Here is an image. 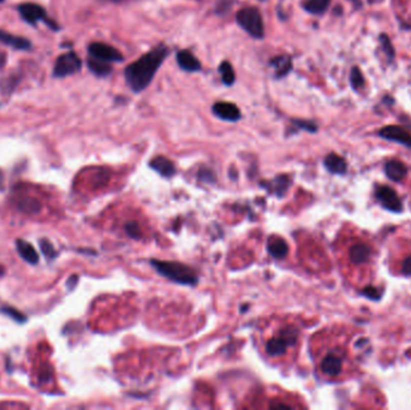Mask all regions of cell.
<instances>
[{
    "mask_svg": "<svg viewBox=\"0 0 411 410\" xmlns=\"http://www.w3.org/2000/svg\"><path fill=\"white\" fill-rule=\"evenodd\" d=\"M336 254L344 277L354 286L358 289L370 286L379 256L373 236L361 228H344L336 240Z\"/></svg>",
    "mask_w": 411,
    "mask_h": 410,
    "instance_id": "cell-1",
    "label": "cell"
},
{
    "mask_svg": "<svg viewBox=\"0 0 411 410\" xmlns=\"http://www.w3.org/2000/svg\"><path fill=\"white\" fill-rule=\"evenodd\" d=\"M351 334L338 332L327 338V343L318 348V373L330 380L346 379L357 372L355 356L350 348Z\"/></svg>",
    "mask_w": 411,
    "mask_h": 410,
    "instance_id": "cell-2",
    "label": "cell"
},
{
    "mask_svg": "<svg viewBox=\"0 0 411 410\" xmlns=\"http://www.w3.org/2000/svg\"><path fill=\"white\" fill-rule=\"evenodd\" d=\"M168 54V48L164 44H159L147 54L142 56L138 60L128 65L124 71L125 81L131 90L135 93L144 90L150 84L152 80L156 76L158 69L162 64L164 59Z\"/></svg>",
    "mask_w": 411,
    "mask_h": 410,
    "instance_id": "cell-3",
    "label": "cell"
},
{
    "mask_svg": "<svg viewBox=\"0 0 411 410\" xmlns=\"http://www.w3.org/2000/svg\"><path fill=\"white\" fill-rule=\"evenodd\" d=\"M390 270L396 276L411 277V240L396 238L390 246Z\"/></svg>",
    "mask_w": 411,
    "mask_h": 410,
    "instance_id": "cell-4",
    "label": "cell"
},
{
    "mask_svg": "<svg viewBox=\"0 0 411 410\" xmlns=\"http://www.w3.org/2000/svg\"><path fill=\"white\" fill-rule=\"evenodd\" d=\"M152 265L160 274L171 279L178 284L194 285L198 283L196 273L189 266L183 264L174 262V261H159L152 260Z\"/></svg>",
    "mask_w": 411,
    "mask_h": 410,
    "instance_id": "cell-5",
    "label": "cell"
},
{
    "mask_svg": "<svg viewBox=\"0 0 411 410\" xmlns=\"http://www.w3.org/2000/svg\"><path fill=\"white\" fill-rule=\"evenodd\" d=\"M298 334L300 332L297 328L292 325L285 326L278 332V334L268 340L266 343V352L270 356H282L297 343Z\"/></svg>",
    "mask_w": 411,
    "mask_h": 410,
    "instance_id": "cell-6",
    "label": "cell"
},
{
    "mask_svg": "<svg viewBox=\"0 0 411 410\" xmlns=\"http://www.w3.org/2000/svg\"><path fill=\"white\" fill-rule=\"evenodd\" d=\"M237 23L252 38H262L264 36V20L260 11L256 8H244L236 14Z\"/></svg>",
    "mask_w": 411,
    "mask_h": 410,
    "instance_id": "cell-7",
    "label": "cell"
},
{
    "mask_svg": "<svg viewBox=\"0 0 411 410\" xmlns=\"http://www.w3.org/2000/svg\"><path fill=\"white\" fill-rule=\"evenodd\" d=\"M82 62L78 56L74 52L65 53L56 59L54 70H53V75L56 77H62L72 75V74L78 72L81 70Z\"/></svg>",
    "mask_w": 411,
    "mask_h": 410,
    "instance_id": "cell-8",
    "label": "cell"
},
{
    "mask_svg": "<svg viewBox=\"0 0 411 410\" xmlns=\"http://www.w3.org/2000/svg\"><path fill=\"white\" fill-rule=\"evenodd\" d=\"M89 53L95 59L106 62H122L124 59L123 54L117 48L110 46V44H102V42H93L89 44L88 47Z\"/></svg>",
    "mask_w": 411,
    "mask_h": 410,
    "instance_id": "cell-9",
    "label": "cell"
},
{
    "mask_svg": "<svg viewBox=\"0 0 411 410\" xmlns=\"http://www.w3.org/2000/svg\"><path fill=\"white\" fill-rule=\"evenodd\" d=\"M18 11L22 16V18L29 24H36L40 20L50 23V20L47 18V14L44 12V8L40 5L34 4V2H24L18 6Z\"/></svg>",
    "mask_w": 411,
    "mask_h": 410,
    "instance_id": "cell-10",
    "label": "cell"
},
{
    "mask_svg": "<svg viewBox=\"0 0 411 410\" xmlns=\"http://www.w3.org/2000/svg\"><path fill=\"white\" fill-rule=\"evenodd\" d=\"M213 112L220 120L228 122H237L240 120V111L234 104L231 102H216L213 105Z\"/></svg>",
    "mask_w": 411,
    "mask_h": 410,
    "instance_id": "cell-11",
    "label": "cell"
},
{
    "mask_svg": "<svg viewBox=\"0 0 411 410\" xmlns=\"http://www.w3.org/2000/svg\"><path fill=\"white\" fill-rule=\"evenodd\" d=\"M380 136L382 138L393 140V141H398L400 144H408L411 147V135L403 128L396 126H385L384 129L380 130Z\"/></svg>",
    "mask_w": 411,
    "mask_h": 410,
    "instance_id": "cell-12",
    "label": "cell"
},
{
    "mask_svg": "<svg viewBox=\"0 0 411 410\" xmlns=\"http://www.w3.org/2000/svg\"><path fill=\"white\" fill-rule=\"evenodd\" d=\"M177 63L180 69L188 72H195L201 69V63L198 59L189 50H180L177 53Z\"/></svg>",
    "mask_w": 411,
    "mask_h": 410,
    "instance_id": "cell-13",
    "label": "cell"
},
{
    "mask_svg": "<svg viewBox=\"0 0 411 410\" xmlns=\"http://www.w3.org/2000/svg\"><path fill=\"white\" fill-rule=\"evenodd\" d=\"M270 65L274 68V75L278 78L286 76L292 69V60L288 56H279L272 59Z\"/></svg>",
    "mask_w": 411,
    "mask_h": 410,
    "instance_id": "cell-14",
    "label": "cell"
},
{
    "mask_svg": "<svg viewBox=\"0 0 411 410\" xmlns=\"http://www.w3.org/2000/svg\"><path fill=\"white\" fill-rule=\"evenodd\" d=\"M150 166L154 170L159 172L160 174H162L164 177L174 176L176 172L174 162L170 159L165 158V156H158V158H154L150 162Z\"/></svg>",
    "mask_w": 411,
    "mask_h": 410,
    "instance_id": "cell-15",
    "label": "cell"
},
{
    "mask_svg": "<svg viewBox=\"0 0 411 410\" xmlns=\"http://www.w3.org/2000/svg\"><path fill=\"white\" fill-rule=\"evenodd\" d=\"M17 207L26 214H36L40 212L41 204L40 201L32 196H20L17 198Z\"/></svg>",
    "mask_w": 411,
    "mask_h": 410,
    "instance_id": "cell-16",
    "label": "cell"
},
{
    "mask_svg": "<svg viewBox=\"0 0 411 410\" xmlns=\"http://www.w3.org/2000/svg\"><path fill=\"white\" fill-rule=\"evenodd\" d=\"M268 252L272 256L276 259H282V258L286 256L288 252V246L284 240L280 237H270L268 240Z\"/></svg>",
    "mask_w": 411,
    "mask_h": 410,
    "instance_id": "cell-17",
    "label": "cell"
},
{
    "mask_svg": "<svg viewBox=\"0 0 411 410\" xmlns=\"http://www.w3.org/2000/svg\"><path fill=\"white\" fill-rule=\"evenodd\" d=\"M16 244H17V250H18L20 255L26 261V262L32 264V265L38 264V255L36 250L34 249V246H32L30 243H26V240H18L16 242Z\"/></svg>",
    "mask_w": 411,
    "mask_h": 410,
    "instance_id": "cell-18",
    "label": "cell"
},
{
    "mask_svg": "<svg viewBox=\"0 0 411 410\" xmlns=\"http://www.w3.org/2000/svg\"><path fill=\"white\" fill-rule=\"evenodd\" d=\"M0 42L8 44L16 50H28L30 47V42L26 38L14 36V35L2 30H0Z\"/></svg>",
    "mask_w": 411,
    "mask_h": 410,
    "instance_id": "cell-19",
    "label": "cell"
},
{
    "mask_svg": "<svg viewBox=\"0 0 411 410\" xmlns=\"http://www.w3.org/2000/svg\"><path fill=\"white\" fill-rule=\"evenodd\" d=\"M386 174L392 180H402L406 174V168L403 162H398V160H392L386 164Z\"/></svg>",
    "mask_w": 411,
    "mask_h": 410,
    "instance_id": "cell-20",
    "label": "cell"
},
{
    "mask_svg": "<svg viewBox=\"0 0 411 410\" xmlns=\"http://www.w3.org/2000/svg\"><path fill=\"white\" fill-rule=\"evenodd\" d=\"M88 68H89V70L92 71V72L95 74L96 76H100V77L107 76L108 74H111V71H112L111 65H110L108 63H106V62H102V60H99V59H95L93 57H92V59H89V60H88Z\"/></svg>",
    "mask_w": 411,
    "mask_h": 410,
    "instance_id": "cell-21",
    "label": "cell"
},
{
    "mask_svg": "<svg viewBox=\"0 0 411 410\" xmlns=\"http://www.w3.org/2000/svg\"><path fill=\"white\" fill-rule=\"evenodd\" d=\"M330 5V0H306L303 2V8L314 14H324Z\"/></svg>",
    "mask_w": 411,
    "mask_h": 410,
    "instance_id": "cell-22",
    "label": "cell"
},
{
    "mask_svg": "<svg viewBox=\"0 0 411 410\" xmlns=\"http://www.w3.org/2000/svg\"><path fill=\"white\" fill-rule=\"evenodd\" d=\"M324 165L327 166L330 171L336 172V174H342L346 170V164H345L344 159L340 156H336V154H330L326 159H324Z\"/></svg>",
    "mask_w": 411,
    "mask_h": 410,
    "instance_id": "cell-23",
    "label": "cell"
},
{
    "mask_svg": "<svg viewBox=\"0 0 411 410\" xmlns=\"http://www.w3.org/2000/svg\"><path fill=\"white\" fill-rule=\"evenodd\" d=\"M219 71L220 74H222V82H224V84L226 86H232L234 83V68H232V65L228 63V62H224V63H222V65L219 66Z\"/></svg>",
    "mask_w": 411,
    "mask_h": 410,
    "instance_id": "cell-24",
    "label": "cell"
},
{
    "mask_svg": "<svg viewBox=\"0 0 411 410\" xmlns=\"http://www.w3.org/2000/svg\"><path fill=\"white\" fill-rule=\"evenodd\" d=\"M350 82L351 86H352L354 89H358L360 87H362L363 83H364V80H363V75L361 72V70L358 68H352L351 70V75H350Z\"/></svg>",
    "mask_w": 411,
    "mask_h": 410,
    "instance_id": "cell-25",
    "label": "cell"
},
{
    "mask_svg": "<svg viewBox=\"0 0 411 410\" xmlns=\"http://www.w3.org/2000/svg\"><path fill=\"white\" fill-rule=\"evenodd\" d=\"M124 230L125 232L128 234V236H130L131 238H140V237H141V230H140L138 224H136L135 222L125 224Z\"/></svg>",
    "mask_w": 411,
    "mask_h": 410,
    "instance_id": "cell-26",
    "label": "cell"
},
{
    "mask_svg": "<svg viewBox=\"0 0 411 410\" xmlns=\"http://www.w3.org/2000/svg\"><path fill=\"white\" fill-rule=\"evenodd\" d=\"M380 42L381 44H382V48L384 50H385L387 57H388L390 59L394 58V50H393L391 41H390V38H387V35H381Z\"/></svg>",
    "mask_w": 411,
    "mask_h": 410,
    "instance_id": "cell-27",
    "label": "cell"
},
{
    "mask_svg": "<svg viewBox=\"0 0 411 410\" xmlns=\"http://www.w3.org/2000/svg\"><path fill=\"white\" fill-rule=\"evenodd\" d=\"M292 123H294L296 126L300 128V129L306 130V132H316V126H315L314 123H312V122L300 120H294Z\"/></svg>",
    "mask_w": 411,
    "mask_h": 410,
    "instance_id": "cell-28",
    "label": "cell"
},
{
    "mask_svg": "<svg viewBox=\"0 0 411 410\" xmlns=\"http://www.w3.org/2000/svg\"><path fill=\"white\" fill-rule=\"evenodd\" d=\"M40 243H41V248H42V250H44V254H46L47 256H50V258H54L56 250H54V249H53L52 244H50L48 240H42Z\"/></svg>",
    "mask_w": 411,
    "mask_h": 410,
    "instance_id": "cell-29",
    "label": "cell"
},
{
    "mask_svg": "<svg viewBox=\"0 0 411 410\" xmlns=\"http://www.w3.org/2000/svg\"><path fill=\"white\" fill-rule=\"evenodd\" d=\"M110 2H124V0H110Z\"/></svg>",
    "mask_w": 411,
    "mask_h": 410,
    "instance_id": "cell-30",
    "label": "cell"
},
{
    "mask_svg": "<svg viewBox=\"0 0 411 410\" xmlns=\"http://www.w3.org/2000/svg\"><path fill=\"white\" fill-rule=\"evenodd\" d=\"M352 2H358L360 0H352Z\"/></svg>",
    "mask_w": 411,
    "mask_h": 410,
    "instance_id": "cell-31",
    "label": "cell"
},
{
    "mask_svg": "<svg viewBox=\"0 0 411 410\" xmlns=\"http://www.w3.org/2000/svg\"><path fill=\"white\" fill-rule=\"evenodd\" d=\"M4 2V0H0V2Z\"/></svg>",
    "mask_w": 411,
    "mask_h": 410,
    "instance_id": "cell-32",
    "label": "cell"
},
{
    "mask_svg": "<svg viewBox=\"0 0 411 410\" xmlns=\"http://www.w3.org/2000/svg\"><path fill=\"white\" fill-rule=\"evenodd\" d=\"M410 355H411V352H410Z\"/></svg>",
    "mask_w": 411,
    "mask_h": 410,
    "instance_id": "cell-33",
    "label": "cell"
}]
</instances>
